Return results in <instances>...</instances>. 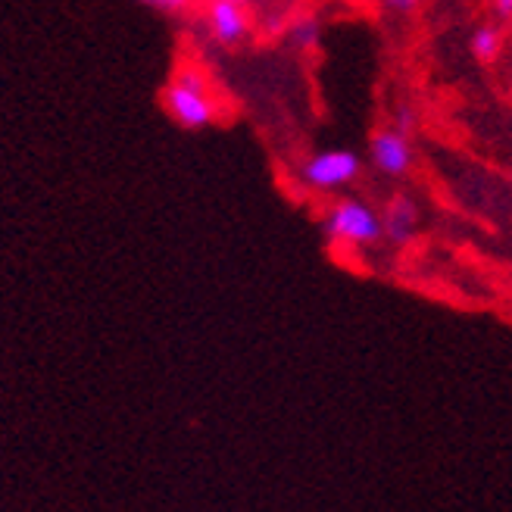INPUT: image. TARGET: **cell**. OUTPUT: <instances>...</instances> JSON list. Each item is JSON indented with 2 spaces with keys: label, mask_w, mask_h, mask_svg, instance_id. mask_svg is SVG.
Returning a JSON list of instances; mask_svg holds the SVG:
<instances>
[{
  "label": "cell",
  "mask_w": 512,
  "mask_h": 512,
  "mask_svg": "<svg viewBox=\"0 0 512 512\" xmlns=\"http://www.w3.org/2000/svg\"><path fill=\"white\" fill-rule=\"evenodd\" d=\"M163 107L172 116V122L178 128H185V132L210 128L219 116L207 75H203L197 66H182L172 75V82L163 91Z\"/></svg>",
  "instance_id": "cell-1"
},
{
  "label": "cell",
  "mask_w": 512,
  "mask_h": 512,
  "mask_svg": "<svg viewBox=\"0 0 512 512\" xmlns=\"http://www.w3.org/2000/svg\"><path fill=\"white\" fill-rule=\"evenodd\" d=\"M322 232L331 244L344 247H372L384 238L381 210H375L369 200L344 194L331 200L322 213Z\"/></svg>",
  "instance_id": "cell-2"
},
{
  "label": "cell",
  "mask_w": 512,
  "mask_h": 512,
  "mask_svg": "<svg viewBox=\"0 0 512 512\" xmlns=\"http://www.w3.org/2000/svg\"><path fill=\"white\" fill-rule=\"evenodd\" d=\"M363 160L350 147H325L297 166V182L316 194H338L360 182Z\"/></svg>",
  "instance_id": "cell-3"
},
{
  "label": "cell",
  "mask_w": 512,
  "mask_h": 512,
  "mask_svg": "<svg viewBox=\"0 0 512 512\" xmlns=\"http://www.w3.org/2000/svg\"><path fill=\"white\" fill-rule=\"evenodd\" d=\"M369 163L378 175L391 178V182H403L416 169V147L409 135L397 132V128H378L369 138Z\"/></svg>",
  "instance_id": "cell-4"
},
{
  "label": "cell",
  "mask_w": 512,
  "mask_h": 512,
  "mask_svg": "<svg viewBox=\"0 0 512 512\" xmlns=\"http://www.w3.org/2000/svg\"><path fill=\"white\" fill-rule=\"evenodd\" d=\"M381 225H384V241H391L394 247H409L419 238L422 228V207L413 194L397 191L381 210Z\"/></svg>",
  "instance_id": "cell-5"
},
{
  "label": "cell",
  "mask_w": 512,
  "mask_h": 512,
  "mask_svg": "<svg viewBox=\"0 0 512 512\" xmlns=\"http://www.w3.org/2000/svg\"><path fill=\"white\" fill-rule=\"evenodd\" d=\"M207 29L222 47H241L253 32V19H250V10L244 4H232V0H210Z\"/></svg>",
  "instance_id": "cell-6"
},
{
  "label": "cell",
  "mask_w": 512,
  "mask_h": 512,
  "mask_svg": "<svg viewBox=\"0 0 512 512\" xmlns=\"http://www.w3.org/2000/svg\"><path fill=\"white\" fill-rule=\"evenodd\" d=\"M285 38L297 54H313V50H319V44H322V22L310 13L294 16L285 22Z\"/></svg>",
  "instance_id": "cell-7"
},
{
  "label": "cell",
  "mask_w": 512,
  "mask_h": 512,
  "mask_svg": "<svg viewBox=\"0 0 512 512\" xmlns=\"http://www.w3.org/2000/svg\"><path fill=\"white\" fill-rule=\"evenodd\" d=\"M503 50V35H500V25H491L484 22L478 29L469 35V54L478 60V63H494Z\"/></svg>",
  "instance_id": "cell-8"
},
{
  "label": "cell",
  "mask_w": 512,
  "mask_h": 512,
  "mask_svg": "<svg viewBox=\"0 0 512 512\" xmlns=\"http://www.w3.org/2000/svg\"><path fill=\"white\" fill-rule=\"evenodd\" d=\"M419 125V110L413 104H397L394 113H391V128L403 135H413V128Z\"/></svg>",
  "instance_id": "cell-9"
},
{
  "label": "cell",
  "mask_w": 512,
  "mask_h": 512,
  "mask_svg": "<svg viewBox=\"0 0 512 512\" xmlns=\"http://www.w3.org/2000/svg\"><path fill=\"white\" fill-rule=\"evenodd\" d=\"M381 4V10L384 13H391V16H413L419 7H422V0H378Z\"/></svg>",
  "instance_id": "cell-10"
},
{
  "label": "cell",
  "mask_w": 512,
  "mask_h": 512,
  "mask_svg": "<svg viewBox=\"0 0 512 512\" xmlns=\"http://www.w3.org/2000/svg\"><path fill=\"white\" fill-rule=\"evenodd\" d=\"M491 7L500 22H512V0H491Z\"/></svg>",
  "instance_id": "cell-11"
},
{
  "label": "cell",
  "mask_w": 512,
  "mask_h": 512,
  "mask_svg": "<svg viewBox=\"0 0 512 512\" xmlns=\"http://www.w3.org/2000/svg\"><path fill=\"white\" fill-rule=\"evenodd\" d=\"M232 4H244V7H247V4H250V0H232Z\"/></svg>",
  "instance_id": "cell-12"
},
{
  "label": "cell",
  "mask_w": 512,
  "mask_h": 512,
  "mask_svg": "<svg viewBox=\"0 0 512 512\" xmlns=\"http://www.w3.org/2000/svg\"><path fill=\"white\" fill-rule=\"evenodd\" d=\"M141 4H147V7H150V4H153V0H141Z\"/></svg>",
  "instance_id": "cell-13"
}]
</instances>
